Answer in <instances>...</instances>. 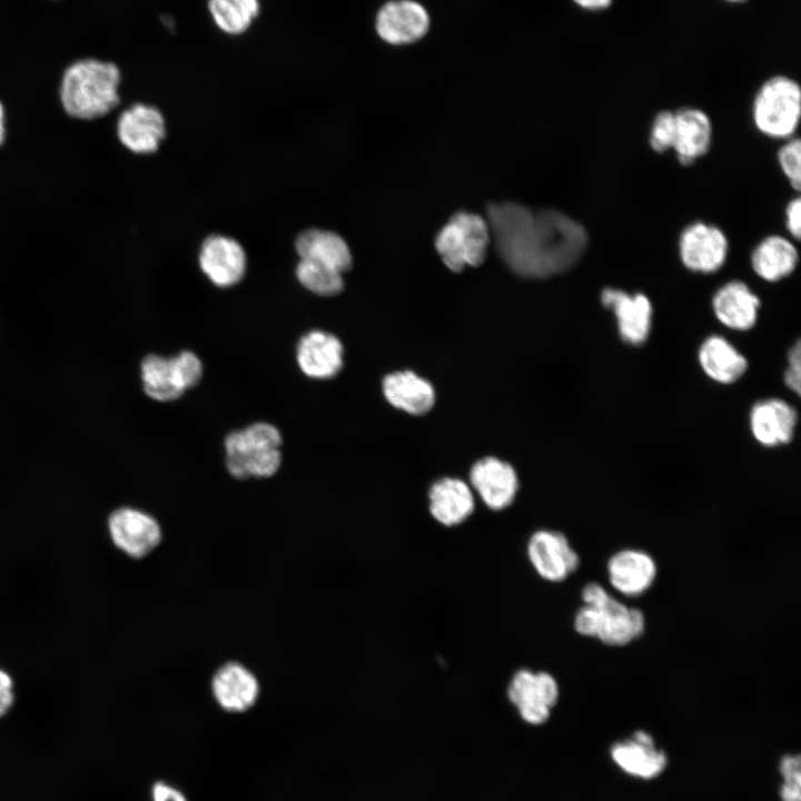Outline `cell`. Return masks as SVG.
<instances>
[{
	"mask_svg": "<svg viewBox=\"0 0 801 801\" xmlns=\"http://www.w3.org/2000/svg\"><path fill=\"white\" fill-rule=\"evenodd\" d=\"M432 516L445 526L463 523L474 511V497L468 485L458 478H442L428 493Z\"/></svg>",
	"mask_w": 801,
	"mask_h": 801,
	"instance_id": "cell-23",
	"label": "cell"
},
{
	"mask_svg": "<svg viewBox=\"0 0 801 801\" xmlns=\"http://www.w3.org/2000/svg\"><path fill=\"white\" fill-rule=\"evenodd\" d=\"M116 131L120 144L129 151L152 154L165 137V119L156 107L138 102L119 115Z\"/></svg>",
	"mask_w": 801,
	"mask_h": 801,
	"instance_id": "cell-12",
	"label": "cell"
},
{
	"mask_svg": "<svg viewBox=\"0 0 801 801\" xmlns=\"http://www.w3.org/2000/svg\"><path fill=\"white\" fill-rule=\"evenodd\" d=\"M112 543L132 558L150 554L161 541V527L150 514L134 507L115 510L108 518Z\"/></svg>",
	"mask_w": 801,
	"mask_h": 801,
	"instance_id": "cell-9",
	"label": "cell"
},
{
	"mask_svg": "<svg viewBox=\"0 0 801 801\" xmlns=\"http://www.w3.org/2000/svg\"><path fill=\"white\" fill-rule=\"evenodd\" d=\"M140 369L144 390L155 400H175L186 392L172 357L147 355Z\"/></svg>",
	"mask_w": 801,
	"mask_h": 801,
	"instance_id": "cell-28",
	"label": "cell"
},
{
	"mask_svg": "<svg viewBox=\"0 0 801 801\" xmlns=\"http://www.w3.org/2000/svg\"><path fill=\"white\" fill-rule=\"evenodd\" d=\"M601 303L614 313L623 340L640 345L646 340L651 330L652 304L641 293L629 294L617 288H605L601 293Z\"/></svg>",
	"mask_w": 801,
	"mask_h": 801,
	"instance_id": "cell-14",
	"label": "cell"
},
{
	"mask_svg": "<svg viewBox=\"0 0 801 801\" xmlns=\"http://www.w3.org/2000/svg\"><path fill=\"white\" fill-rule=\"evenodd\" d=\"M383 390L389 404L413 415L426 414L435 403L429 382L409 370L387 375Z\"/></svg>",
	"mask_w": 801,
	"mask_h": 801,
	"instance_id": "cell-24",
	"label": "cell"
},
{
	"mask_svg": "<svg viewBox=\"0 0 801 801\" xmlns=\"http://www.w3.org/2000/svg\"><path fill=\"white\" fill-rule=\"evenodd\" d=\"M7 137L6 109L0 100V147L4 144Z\"/></svg>",
	"mask_w": 801,
	"mask_h": 801,
	"instance_id": "cell-42",
	"label": "cell"
},
{
	"mask_svg": "<svg viewBox=\"0 0 801 801\" xmlns=\"http://www.w3.org/2000/svg\"><path fill=\"white\" fill-rule=\"evenodd\" d=\"M578 8L586 11H603L611 8L615 0H572Z\"/></svg>",
	"mask_w": 801,
	"mask_h": 801,
	"instance_id": "cell-41",
	"label": "cell"
},
{
	"mask_svg": "<svg viewBox=\"0 0 801 801\" xmlns=\"http://www.w3.org/2000/svg\"><path fill=\"white\" fill-rule=\"evenodd\" d=\"M699 360L704 373L722 384L735 382L748 366L744 356L721 336H711L703 342Z\"/></svg>",
	"mask_w": 801,
	"mask_h": 801,
	"instance_id": "cell-26",
	"label": "cell"
},
{
	"mask_svg": "<svg viewBox=\"0 0 801 801\" xmlns=\"http://www.w3.org/2000/svg\"><path fill=\"white\" fill-rule=\"evenodd\" d=\"M207 9L222 33L240 36L257 20L261 7L259 0H208Z\"/></svg>",
	"mask_w": 801,
	"mask_h": 801,
	"instance_id": "cell-29",
	"label": "cell"
},
{
	"mask_svg": "<svg viewBox=\"0 0 801 801\" xmlns=\"http://www.w3.org/2000/svg\"><path fill=\"white\" fill-rule=\"evenodd\" d=\"M491 240L490 227L483 217L461 211L452 216L436 237V249L452 271L476 267L483 263Z\"/></svg>",
	"mask_w": 801,
	"mask_h": 801,
	"instance_id": "cell-5",
	"label": "cell"
},
{
	"mask_svg": "<svg viewBox=\"0 0 801 801\" xmlns=\"http://www.w3.org/2000/svg\"><path fill=\"white\" fill-rule=\"evenodd\" d=\"M724 1H726V2H729V3H742V2H745V1H748V0H724Z\"/></svg>",
	"mask_w": 801,
	"mask_h": 801,
	"instance_id": "cell-43",
	"label": "cell"
},
{
	"mask_svg": "<svg viewBox=\"0 0 801 801\" xmlns=\"http://www.w3.org/2000/svg\"><path fill=\"white\" fill-rule=\"evenodd\" d=\"M674 111L662 110L653 119L650 129V146L656 152L672 149L674 141Z\"/></svg>",
	"mask_w": 801,
	"mask_h": 801,
	"instance_id": "cell-32",
	"label": "cell"
},
{
	"mask_svg": "<svg viewBox=\"0 0 801 801\" xmlns=\"http://www.w3.org/2000/svg\"><path fill=\"white\" fill-rule=\"evenodd\" d=\"M596 609L599 629L595 639L605 645L625 646L639 639L645 630L643 612L625 605L613 595Z\"/></svg>",
	"mask_w": 801,
	"mask_h": 801,
	"instance_id": "cell-19",
	"label": "cell"
},
{
	"mask_svg": "<svg viewBox=\"0 0 801 801\" xmlns=\"http://www.w3.org/2000/svg\"><path fill=\"white\" fill-rule=\"evenodd\" d=\"M281 434L266 422H258L225 438L226 466L238 479L270 477L281 464Z\"/></svg>",
	"mask_w": 801,
	"mask_h": 801,
	"instance_id": "cell-3",
	"label": "cell"
},
{
	"mask_svg": "<svg viewBox=\"0 0 801 801\" xmlns=\"http://www.w3.org/2000/svg\"><path fill=\"white\" fill-rule=\"evenodd\" d=\"M296 277L306 289L319 296H334L344 288L342 271L314 259L300 258Z\"/></svg>",
	"mask_w": 801,
	"mask_h": 801,
	"instance_id": "cell-30",
	"label": "cell"
},
{
	"mask_svg": "<svg viewBox=\"0 0 801 801\" xmlns=\"http://www.w3.org/2000/svg\"><path fill=\"white\" fill-rule=\"evenodd\" d=\"M779 770L783 777L780 788L781 801H801V758L799 754H785L781 758Z\"/></svg>",
	"mask_w": 801,
	"mask_h": 801,
	"instance_id": "cell-31",
	"label": "cell"
},
{
	"mask_svg": "<svg viewBox=\"0 0 801 801\" xmlns=\"http://www.w3.org/2000/svg\"><path fill=\"white\" fill-rule=\"evenodd\" d=\"M801 111L799 83L784 75L768 78L758 89L752 102V119L756 129L773 139L790 138Z\"/></svg>",
	"mask_w": 801,
	"mask_h": 801,
	"instance_id": "cell-4",
	"label": "cell"
},
{
	"mask_svg": "<svg viewBox=\"0 0 801 801\" xmlns=\"http://www.w3.org/2000/svg\"><path fill=\"white\" fill-rule=\"evenodd\" d=\"M469 477L473 487L491 510L506 508L516 496L518 481L514 468L495 457L475 463Z\"/></svg>",
	"mask_w": 801,
	"mask_h": 801,
	"instance_id": "cell-17",
	"label": "cell"
},
{
	"mask_svg": "<svg viewBox=\"0 0 801 801\" xmlns=\"http://www.w3.org/2000/svg\"><path fill=\"white\" fill-rule=\"evenodd\" d=\"M610 755L622 771L643 780L659 777L668 764L665 752L657 749L652 735L643 730L615 742L610 749Z\"/></svg>",
	"mask_w": 801,
	"mask_h": 801,
	"instance_id": "cell-16",
	"label": "cell"
},
{
	"mask_svg": "<svg viewBox=\"0 0 801 801\" xmlns=\"http://www.w3.org/2000/svg\"><path fill=\"white\" fill-rule=\"evenodd\" d=\"M199 266L214 285L230 287L244 277L247 259L244 248L237 240L212 235L201 245Z\"/></svg>",
	"mask_w": 801,
	"mask_h": 801,
	"instance_id": "cell-13",
	"label": "cell"
},
{
	"mask_svg": "<svg viewBox=\"0 0 801 801\" xmlns=\"http://www.w3.org/2000/svg\"><path fill=\"white\" fill-rule=\"evenodd\" d=\"M798 260L795 246L778 235L763 238L751 253L752 269L767 281H778L792 274Z\"/></svg>",
	"mask_w": 801,
	"mask_h": 801,
	"instance_id": "cell-25",
	"label": "cell"
},
{
	"mask_svg": "<svg viewBox=\"0 0 801 801\" xmlns=\"http://www.w3.org/2000/svg\"><path fill=\"white\" fill-rule=\"evenodd\" d=\"M560 686L548 672L518 670L507 686V698L517 709L522 720L531 725H541L550 716L558 701Z\"/></svg>",
	"mask_w": 801,
	"mask_h": 801,
	"instance_id": "cell-6",
	"label": "cell"
},
{
	"mask_svg": "<svg viewBox=\"0 0 801 801\" xmlns=\"http://www.w3.org/2000/svg\"><path fill=\"white\" fill-rule=\"evenodd\" d=\"M121 73L117 65L93 58L69 65L62 73L59 100L66 115L83 121L111 112L120 102Z\"/></svg>",
	"mask_w": 801,
	"mask_h": 801,
	"instance_id": "cell-2",
	"label": "cell"
},
{
	"mask_svg": "<svg viewBox=\"0 0 801 801\" xmlns=\"http://www.w3.org/2000/svg\"><path fill=\"white\" fill-rule=\"evenodd\" d=\"M800 350H801V347H800V343L798 342L795 344V346L792 347V349L789 353V363H788L789 366H788V368L785 370V375H784V382H785L787 386L797 394L800 393V374H801V368H800L801 353H800Z\"/></svg>",
	"mask_w": 801,
	"mask_h": 801,
	"instance_id": "cell-36",
	"label": "cell"
},
{
	"mask_svg": "<svg viewBox=\"0 0 801 801\" xmlns=\"http://www.w3.org/2000/svg\"><path fill=\"white\" fill-rule=\"evenodd\" d=\"M675 127L672 149L683 166L705 155L712 141V123L701 109L684 107L674 111Z\"/></svg>",
	"mask_w": 801,
	"mask_h": 801,
	"instance_id": "cell-20",
	"label": "cell"
},
{
	"mask_svg": "<svg viewBox=\"0 0 801 801\" xmlns=\"http://www.w3.org/2000/svg\"><path fill=\"white\" fill-rule=\"evenodd\" d=\"M573 625L580 635L595 639L599 629V610L583 604L574 616Z\"/></svg>",
	"mask_w": 801,
	"mask_h": 801,
	"instance_id": "cell-35",
	"label": "cell"
},
{
	"mask_svg": "<svg viewBox=\"0 0 801 801\" xmlns=\"http://www.w3.org/2000/svg\"><path fill=\"white\" fill-rule=\"evenodd\" d=\"M729 241L716 226L695 221L686 226L679 237V256L691 271L711 274L725 263Z\"/></svg>",
	"mask_w": 801,
	"mask_h": 801,
	"instance_id": "cell-7",
	"label": "cell"
},
{
	"mask_svg": "<svg viewBox=\"0 0 801 801\" xmlns=\"http://www.w3.org/2000/svg\"><path fill=\"white\" fill-rule=\"evenodd\" d=\"M527 557L544 580L558 583L580 566V556L567 537L557 531L540 530L533 533L526 546Z\"/></svg>",
	"mask_w": 801,
	"mask_h": 801,
	"instance_id": "cell-10",
	"label": "cell"
},
{
	"mask_svg": "<svg viewBox=\"0 0 801 801\" xmlns=\"http://www.w3.org/2000/svg\"><path fill=\"white\" fill-rule=\"evenodd\" d=\"M712 306L716 318L723 325L746 330L756 322L760 299L745 283L732 280L716 290Z\"/></svg>",
	"mask_w": 801,
	"mask_h": 801,
	"instance_id": "cell-21",
	"label": "cell"
},
{
	"mask_svg": "<svg viewBox=\"0 0 801 801\" xmlns=\"http://www.w3.org/2000/svg\"><path fill=\"white\" fill-rule=\"evenodd\" d=\"M486 221L502 260L525 278L542 279L570 269L587 246L585 228L553 208L533 210L516 202L492 204Z\"/></svg>",
	"mask_w": 801,
	"mask_h": 801,
	"instance_id": "cell-1",
	"label": "cell"
},
{
	"mask_svg": "<svg viewBox=\"0 0 801 801\" xmlns=\"http://www.w3.org/2000/svg\"><path fill=\"white\" fill-rule=\"evenodd\" d=\"M152 801H188L185 793L171 783L157 781L151 788Z\"/></svg>",
	"mask_w": 801,
	"mask_h": 801,
	"instance_id": "cell-37",
	"label": "cell"
},
{
	"mask_svg": "<svg viewBox=\"0 0 801 801\" xmlns=\"http://www.w3.org/2000/svg\"><path fill=\"white\" fill-rule=\"evenodd\" d=\"M610 585L621 595L637 597L647 592L657 576L654 557L640 548H622L606 563Z\"/></svg>",
	"mask_w": 801,
	"mask_h": 801,
	"instance_id": "cell-11",
	"label": "cell"
},
{
	"mask_svg": "<svg viewBox=\"0 0 801 801\" xmlns=\"http://www.w3.org/2000/svg\"><path fill=\"white\" fill-rule=\"evenodd\" d=\"M797 424L793 407L781 399L756 403L750 413V427L754 438L764 446H777L791 441Z\"/></svg>",
	"mask_w": 801,
	"mask_h": 801,
	"instance_id": "cell-22",
	"label": "cell"
},
{
	"mask_svg": "<svg viewBox=\"0 0 801 801\" xmlns=\"http://www.w3.org/2000/svg\"><path fill=\"white\" fill-rule=\"evenodd\" d=\"M296 359L306 376L327 379L343 367V345L330 333L310 330L298 342Z\"/></svg>",
	"mask_w": 801,
	"mask_h": 801,
	"instance_id": "cell-18",
	"label": "cell"
},
{
	"mask_svg": "<svg viewBox=\"0 0 801 801\" xmlns=\"http://www.w3.org/2000/svg\"><path fill=\"white\" fill-rule=\"evenodd\" d=\"M610 595L606 589L596 582L587 583L581 594L583 604L594 607L601 606Z\"/></svg>",
	"mask_w": 801,
	"mask_h": 801,
	"instance_id": "cell-39",
	"label": "cell"
},
{
	"mask_svg": "<svg viewBox=\"0 0 801 801\" xmlns=\"http://www.w3.org/2000/svg\"><path fill=\"white\" fill-rule=\"evenodd\" d=\"M14 701L11 676L0 669V718L7 714Z\"/></svg>",
	"mask_w": 801,
	"mask_h": 801,
	"instance_id": "cell-40",
	"label": "cell"
},
{
	"mask_svg": "<svg viewBox=\"0 0 801 801\" xmlns=\"http://www.w3.org/2000/svg\"><path fill=\"white\" fill-rule=\"evenodd\" d=\"M801 144L789 139L778 151V161L791 187L799 190L801 184Z\"/></svg>",
	"mask_w": 801,
	"mask_h": 801,
	"instance_id": "cell-33",
	"label": "cell"
},
{
	"mask_svg": "<svg viewBox=\"0 0 801 801\" xmlns=\"http://www.w3.org/2000/svg\"><path fill=\"white\" fill-rule=\"evenodd\" d=\"M374 26L379 39L388 44H413L428 32L431 17L416 0H389L376 12Z\"/></svg>",
	"mask_w": 801,
	"mask_h": 801,
	"instance_id": "cell-8",
	"label": "cell"
},
{
	"mask_svg": "<svg viewBox=\"0 0 801 801\" xmlns=\"http://www.w3.org/2000/svg\"><path fill=\"white\" fill-rule=\"evenodd\" d=\"M785 226L790 235L800 239L801 234V201L799 197L789 201L785 208Z\"/></svg>",
	"mask_w": 801,
	"mask_h": 801,
	"instance_id": "cell-38",
	"label": "cell"
},
{
	"mask_svg": "<svg viewBox=\"0 0 801 801\" xmlns=\"http://www.w3.org/2000/svg\"><path fill=\"white\" fill-rule=\"evenodd\" d=\"M259 691L255 674L238 662L224 664L212 676L214 699L229 713H243L251 709L258 700Z\"/></svg>",
	"mask_w": 801,
	"mask_h": 801,
	"instance_id": "cell-15",
	"label": "cell"
},
{
	"mask_svg": "<svg viewBox=\"0 0 801 801\" xmlns=\"http://www.w3.org/2000/svg\"><path fill=\"white\" fill-rule=\"evenodd\" d=\"M172 358L186 390L196 386L202 376V363L199 357L192 352L182 350Z\"/></svg>",
	"mask_w": 801,
	"mask_h": 801,
	"instance_id": "cell-34",
	"label": "cell"
},
{
	"mask_svg": "<svg viewBox=\"0 0 801 801\" xmlns=\"http://www.w3.org/2000/svg\"><path fill=\"white\" fill-rule=\"evenodd\" d=\"M300 258L314 259L345 273L352 266V254L346 241L336 233L308 229L295 243Z\"/></svg>",
	"mask_w": 801,
	"mask_h": 801,
	"instance_id": "cell-27",
	"label": "cell"
}]
</instances>
